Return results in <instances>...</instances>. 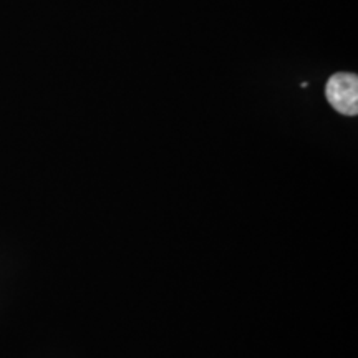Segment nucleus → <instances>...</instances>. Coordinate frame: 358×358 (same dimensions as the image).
I'll return each instance as SVG.
<instances>
[{"label": "nucleus", "mask_w": 358, "mask_h": 358, "mask_svg": "<svg viewBox=\"0 0 358 358\" xmlns=\"http://www.w3.org/2000/svg\"><path fill=\"white\" fill-rule=\"evenodd\" d=\"M325 96L338 113L357 116L358 78L355 73H335L325 87Z\"/></svg>", "instance_id": "obj_1"}]
</instances>
